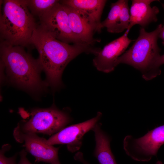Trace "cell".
Returning <instances> with one entry per match:
<instances>
[{"label":"cell","mask_w":164,"mask_h":164,"mask_svg":"<svg viewBox=\"0 0 164 164\" xmlns=\"http://www.w3.org/2000/svg\"><path fill=\"white\" fill-rule=\"evenodd\" d=\"M37 50L38 60L45 72L49 84L57 87L61 85V77L68 63L83 53L96 54L99 50L81 43L71 45L54 37L41 24L37 26L30 41Z\"/></svg>","instance_id":"6da1fadb"},{"label":"cell","mask_w":164,"mask_h":164,"mask_svg":"<svg viewBox=\"0 0 164 164\" xmlns=\"http://www.w3.org/2000/svg\"><path fill=\"white\" fill-rule=\"evenodd\" d=\"M2 5L0 16L2 41L13 46H23L30 44L37 25L26 0H5Z\"/></svg>","instance_id":"7a4b0ae2"},{"label":"cell","mask_w":164,"mask_h":164,"mask_svg":"<svg viewBox=\"0 0 164 164\" xmlns=\"http://www.w3.org/2000/svg\"><path fill=\"white\" fill-rule=\"evenodd\" d=\"M1 64L11 80L18 86L31 91H38L42 87L40 79L42 70L35 60L20 46H13L2 41Z\"/></svg>","instance_id":"3957f363"},{"label":"cell","mask_w":164,"mask_h":164,"mask_svg":"<svg viewBox=\"0 0 164 164\" xmlns=\"http://www.w3.org/2000/svg\"><path fill=\"white\" fill-rule=\"evenodd\" d=\"M162 26L159 24L150 32L141 27L138 37L131 47L118 58L117 66L121 63L130 65L139 70L146 80L159 75L161 71L157 63L161 56V50L157 41Z\"/></svg>","instance_id":"277c9868"},{"label":"cell","mask_w":164,"mask_h":164,"mask_svg":"<svg viewBox=\"0 0 164 164\" xmlns=\"http://www.w3.org/2000/svg\"><path fill=\"white\" fill-rule=\"evenodd\" d=\"M69 114L55 106L31 111L28 117L18 124L13 132L53 135L70 122Z\"/></svg>","instance_id":"5b68a950"},{"label":"cell","mask_w":164,"mask_h":164,"mask_svg":"<svg viewBox=\"0 0 164 164\" xmlns=\"http://www.w3.org/2000/svg\"><path fill=\"white\" fill-rule=\"evenodd\" d=\"M164 144V125L149 131L138 138L131 135L126 136L123 141V149L126 154L134 160L148 162L157 155Z\"/></svg>","instance_id":"8992f818"},{"label":"cell","mask_w":164,"mask_h":164,"mask_svg":"<svg viewBox=\"0 0 164 164\" xmlns=\"http://www.w3.org/2000/svg\"><path fill=\"white\" fill-rule=\"evenodd\" d=\"M60 1L39 18L41 24L60 41L68 44L80 43L70 29L68 14L64 6Z\"/></svg>","instance_id":"52a82bcc"},{"label":"cell","mask_w":164,"mask_h":164,"mask_svg":"<svg viewBox=\"0 0 164 164\" xmlns=\"http://www.w3.org/2000/svg\"><path fill=\"white\" fill-rule=\"evenodd\" d=\"M13 135L16 141L24 144L26 151L34 156L36 162L60 164L58 156L59 148L48 144L47 139L32 132H13Z\"/></svg>","instance_id":"ba28073f"},{"label":"cell","mask_w":164,"mask_h":164,"mask_svg":"<svg viewBox=\"0 0 164 164\" xmlns=\"http://www.w3.org/2000/svg\"><path fill=\"white\" fill-rule=\"evenodd\" d=\"M102 116L98 112L94 118L84 122L65 127L52 135L46 140L47 143L53 145L56 144H66L68 150L73 152L79 150L82 145L84 135L92 130L98 123Z\"/></svg>","instance_id":"9c48e42d"},{"label":"cell","mask_w":164,"mask_h":164,"mask_svg":"<svg viewBox=\"0 0 164 164\" xmlns=\"http://www.w3.org/2000/svg\"><path fill=\"white\" fill-rule=\"evenodd\" d=\"M129 31L127 30L122 36L106 45L96 55L93 63L98 70L108 73L114 70L117 59L133 41L128 37Z\"/></svg>","instance_id":"30bf717a"},{"label":"cell","mask_w":164,"mask_h":164,"mask_svg":"<svg viewBox=\"0 0 164 164\" xmlns=\"http://www.w3.org/2000/svg\"><path fill=\"white\" fill-rule=\"evenodd\" d=\"M111 9L107 18L101 22L97 32L105 27L111 33H120L128 28L130 19L128 0H119L111 4Z\"/></svg>","instance_id":"8fae6325"},{"label":"cell","mask_w":164,"mask_h":164,"mask_svg":"<svg viewBox=\"0 0 164 164\" xmlns=\"http://www.w3.org/2000/svg\"><path fill=\"white\" fill-rule=\"evenodd\" d=\"M63 5L67 13L69 27L77 41L89 45L97 41L93 37L94 32H97L96 28L79 11Z\"/></svg>","instance_id":"7c38bea8"},{"label":"cell","mask_w":164,"mask_h":164,"mask_svg":"<svg viewBox=\"0 0 164 164\" xmlns=\"http://www.w3.org/2000/svg\"><path fill=\"white\" fill-rule=\"evenodd\" d=\"M156 0H132L130 9V19L128 29L129 31L135 25L145 28L150 23L156 22L159 10L156 6L151 7V3Z\"/></svg>","instance_id":"4fadbf2b"},{"label":"cell","mask_w":164,"mask_h":164,"mask_svg":"<svg viewBox=\"0 0 164 164\" xmlns=\"http://www.w3.org/2000/svg\"><path fill=\"white\" fill-rule=\"evenodd\" d=\"M60 2L81 13L96 28L101 22V15L107 2L105 0H64Z\"/></svg>","instance_id":"5bb4252c"},{"label":"cell","mask_w":164,"mask_h":164,"mask_svg":"<svg viewBox=\"0 0 164 164\" xmlns=\"http://www.w3.org/2000/svg\"><path fill=\"white\" fill-rule=\"evenodd\" d=\"M94 132L96 146L94 155L100 164H117L110 148L111 139L98 123L92 129Z\"/></svg>","instance_id":"9a60e30c"},{"label":"cell","mask_w":164,"mask_h":164,"mask_svg":"<svg viewBox=\"0 0 164 164\" xmlns=\"http://www.w3.org/2000/svg\"><path fill=\"white\" fill-rule=\"evenodd\" d=\"M27 5L32 14L39 18L52 8L60 0H26Z\"/></svg>","instance_id":"2e32d148"},{"label":"cell","mask_w":164,"mask_h":164,"mask_svg":"<svg viewBox=\"0 0 164 164\" xmlns=\"http://www.w3.org/2000/svg\"><path fill=\"white\" fill-rule=\"evenodd\" d=\"M11 147V145L8 144L2 146L0 151V164H16V155L10 157H7L5 155V153L9 151Z\"/></svg>","instance_id":"e0dca14e"},{"label":"cell","mask_w":164,"mask_h":164,"mask_svg":"<svg viewBox=\"0 0 164 164\" xmlns=\"http://www.w3.org/2000/svg\"><path fill=\"white\" fill-rule=\"evenodd\" d=\"M27 152L24 149L20 152V159L18 164H32L27 158Z\"/></svg>","instance_id":"ac0fdd59"},{"label":"cell","mask_w":164,"mask_h":164,"mask_svg":"<svg viewBox=\"0 0 164 164\" xmlns=\"http://www.w3.org/2000/svg\"><path fill=\"white\" fill-rule=\"evenodd\" d=\"M74 158L75 160L78 161L83 164H90L85 160L82 153L80 152H78L76 153L74 156Z\"/></svg>","instance_id":"d6986e66"},{"label":"cell","mask_w":164,"mask_h":164,"mask_svg":"<svg viewBox=\"0 0 164 164\" xmlns=\"http://www.w3.org/2000/svg\"><path fill=\"white\" fill-rule=\"evenodd\" d=\"M162 5L164 11V4L162 3ZM159 38L162 39V43L164 45V24L159 35Z\"/></svg>","instance_id":"ffe728a7"},{"label":"cell","mask_w":164,"mask_h":164,"mask_svg":"<svg viewBox=\"0 0 164 164\" xmlns=\"http://www.w3.org/2000/svg\"><path fill=\"white\" fill-rule=\"evenodd\" d=\"M164 64V54L162 55H161L158 59L157 63V66L159 68L161 65Z\"/></svg>","instance_id":"44dd1931"},{"label":"cell","mask_w":164,"mask_h":164,"mask_svg":"<svg viewBox=\"0 0 164 164\" xmlns=\"http://www.w3.org/2000/svg\"><path fill=\"white\" fill-rule=\"evenodd\" d=\"M155 164H163L161 161H158L156 162Z\"/></svg>","instance_id":"7402d4cb"}]
</instances>
